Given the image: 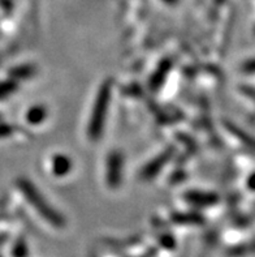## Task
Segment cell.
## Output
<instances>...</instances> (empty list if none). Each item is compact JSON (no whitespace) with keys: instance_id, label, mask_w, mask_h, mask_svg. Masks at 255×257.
<instances>
[{"instance_id":"277c9868","label":"cell","mask_w":255,"mask_h":257,"mask_svg":"<svg viewBox=\"0 0 255 257\" xmlns=\"http://www.w3.org/2000/svg\"><path fill=\"white\" fill-rule=\"evenodd\" d=\"M171 152H165V153H163L162 156L159 157V158H156L155 161H152L151 163H150L149 166L146 167L145 170H143L142 175L145 176V178H152V176L155 175L156 173H158L159 170L162 169L163 165H164L167 161L171 158Z\"/></svg>"},{"instance_id":"7a4b0ae2","label":"cell","mask_w":255,"mask_h":257,"mask_svg":"<svg viewBox=\"0 0 255 257\" xmlns=\"http://www.w3.org/2000/svg\"><path fill=\"white\" fill-rule=\"evenodd\" d=\"M21 189H23L24 192H25L26 197L30 201L34 208L37 209V212L39 214H42L47 221H50L51 223H55V225H62L63 221L60 218V215L55 212V210H52L50 208V205L47 204L45 199H43V196L37 191V188L34 186H32L30 183L28 182H23L21 183Z\"/></svg>"},{"instance_id":"6da1fadb","label":"cell","mask_w":255,"mask_h":257,"mask_svg":"<svg viewBox=\"0 0 255 257\" xmlns=\"http://www.w3.org/2000/svg\"><path fill=\"white\" fill-rule=\"evenodd\" d=\"M110 98H111V86L107 82L104 84L99 90L98 94L97 102L94 106L93 110V116L90 119V125H89V136L93 140L99 139L103 131V124L104 119H106L107 110H108V104H110Z\"/></svg>"},{"instance_id":"5b68a950","label":"cell","mask_w":255,"mask_h":257,"mask_svg":"<svg viewBox=\"0 0 255 257\" xmlns=\"http://www.w3.org/2000/svg\"><path fill=\"white\" fill-rule=\"evenodd\" d=\"M71 169V161L65 156H56L52 160V171L58 176L65 175Z\"/></svg>"},{"instance_id":"8992f818","label":"cell","mask_w":255,"mask_h":257,"mask_svg":"<svg viewBox=\"0 0 255 257\" xmlns=\"http://www.w3.org/2000/svg\"><path fill=\"white\" fill-rule=\"evenodd\" d=\"M186 199L193 204L197 205H208L215 201V196L208 195V193H200V192H190L186 195Z\"/></svg>"},{"instance_id":"52a82bcc","label":"cell","mask_w":255,"mask_h":257,"mask_svg":"<svg viewBox=\"0 0 255 257\" xmlns=\"http://www.w3.org/2000/svg\"><path fill=\"white\" fill-rule=\"evenodd\" d=\"M46 116V110L43 107H33L30 110L29 115H28V119H29L30 123L38 124L39 121H42Z\"/></svg>"},{"instance_id":"3957f363","label":"cell","mask_w":255,"mask_h":257,"mask_svg":"<svg viewBox=\"0 0 255 257\" xmlns=\"http://www.w3.org/2000/svg\"><path fill=\"white\" fill-rule=\"evenodd\" d=\"M121 170H123V156L119 152H113L108 157V184L111 187L119 186L121 180Z\"/></svg>"}]
</instances>
